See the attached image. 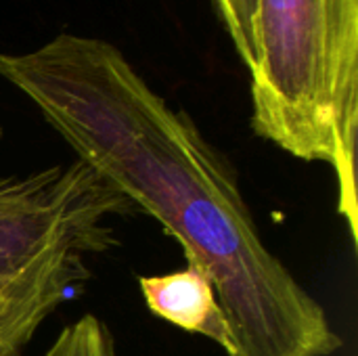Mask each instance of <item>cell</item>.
Masks as SVG:
<instances>
[{"label":"cell","instance_id":"obj_7","mask_svg":"<svg viewBox=\"0 0 358 356\" xmlns=\"http://www.w3.org/2000/svg\"><path fill=\"white\" fill-rule=\"evenodd\" d=\"M0 138H2V128H0Z\"/></svg>","mask_w":358,"mask_h":356},{"label":"cell","instance_id":"obj_2","mask_svg":"<svg viewBox=\"0 0 358 356\" xmlns=\"http://www.w3.org/2000/svg\"><path fill=\"white\" fill-rule=\"evenodd\" d=\"M252 128L302 162L327 164L358 239V0H256Z\"/></svg>","mask_w":358,"mask_h":356},{"label":"cell","instance_id":"obj_4","mask_svg":"<svg viewBox=\"0 0 358 356\" xmlns=\"http://www.w3.org/2000/svg\"><path fill=\"white\" fill-rule=\"evenodd\" d=\"M145 306L162 321L212 340L229 353V329L210 279L193 264L166 275L138 277Z\"/></svg>","mask_w":358,"mask_h":356},{"label":"cell","instance_id":"obj_3","mask_svg":"<svg viewBox=\"0 0 358 356\" xmlns=\"http://www.w3.org/2000/svg\"><path fill=\"white\" fill-rule=\"evenodd\" d=\"M134 206L80 159L0 176V356H21L92 277Z\"/></svg>","mask_w":358,"mask_h":356},{"label":"cell","instance_id":"obj_5","mask_svg":"<svg viewBox=\"0 0 358 356\" xmlns=\"http://www.w3.org/2000/svg\"><path fill=\"white\" fill-rule=\"evenodd\" d=\"M44 356H115V342L99 317L84 315L63 327Z\"/></svg>","mask_w":358,"mask_h":356},{"label":"cell","instance_id":"obj_1","mask_svg":"<svg viewBox=\"0 0 358 356\" xmlns=\"http://www.w3.org/2000/svg\"><path fill=\"white\" fill-rule=\"evenodd\" d=\"M23 92L136 212L153 216L214 285L227 356H331L325 308L266 248L231 162L101 38L63 31L36 50L0 52Z\"/></svg>","mask_w":358,"mask_h":356},{"label":"cell","instance_id":"obj_6","mask_svg":"<svg viewBox=\"0 0 358 356\" xmlns=\"http://www.w3.org/2000/svg\"><path fill=\"white\" fill-rule=\"evenodd\" d=\"M245 67L252 63V21L256 0H212Z\"/></svg>","mask_w":358,"mask_h":356}]
</instances>
